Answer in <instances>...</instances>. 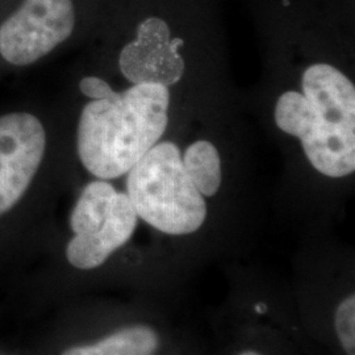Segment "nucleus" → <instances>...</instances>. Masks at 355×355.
<instances>
[{
  "instance_id": "1",
  "label": "nucleus",
  "mask_w": 355,
  "mask_h": 355,
  "mask_svg": "<svg viewBox=\"0 0 355 355\" xmlns=\"http://www.w3.org/2000/svg\"><path fill=\"white\" fill-rule=\"evenodd\" d=\"M279 129L302 141L311 165L330 178L355 170V89L353 82L328 64L309 66L303 94L284 92L275 105Z\"/></svg>"
},
{
  "instance_id": "2",
  "label": "nucleus",
  "mask_w": 355,
  "mask_h": 355,
  "mask_svg": "<svg viewBox=\"0 0 355 355\" xmlns=\"http://www.w3.org/2000/svg\"><path fill=\"white\" fill-rule=\"evenodd\" d=\"M168 105V87L161 85H135L86 104L76 135L82 165L103 180L125 175L165 133Z\"/></svg>"
},
{
  "instance_id": "3",
  "label": "nucleus",
  "mask_w": 355,
  "mask_h": 355,
  "mask_svg": "<svg viewBox=\"0 0 355 355\" xmlns=\"http://www.w3.org/2000/svg\"><path fill=\"white\" fill-rule=\"evenodd\" d=\"M127 174V196L152 228L186 236L203 227L207 203L186 173L178 145L155 144Z\"/></svg>"
},
{
  "instance_id": "4",
  "label": "nucleus",
  "mask_w": 355,
  "mask_h": 355,
  "mask_svg": "<svg viewBox=\"0 0 355 355\" xmlns=\"http://www.w3.org/2000/svg\"><path fill=\"white\" fill-rule=\"evenodd\" d=\"M74 0H21L0 23V55L28 66L48 55L74 33Z\"/></svg>"
},
{
  "instance_id": "5",
  "label": "nucleus",
  "mask_w": 355,
  "mask_h": 355,
  "mask_svg": "<svg viewBox=\"0 0 355 355\" xmlns=\"http://www.w3.org/2000/svg\"><path fill=\"white\" fill-rule=\"evenodd\" d=\"M46 148L42 123L29 112L0 116V216L24 196Z\"/></svg>"
},
{
  "instance_id": "6",
  "label": "nucleus",
  "mask_w": 355,
  "mask_h": 355,
  "mask_svg": "<svg viewBox=\"0 0 355 355\" xmlns=\"http://www.w3.org/2000/svg\"><path fill=\"white\" fill-rule=\"evenodd\" d=\"M183 45L182 38H173L165 19L148 16L137 26L136 38L120 51V70L133 85L170 87L184 73V60L179 54Z\"/></svg>"
},
{
  "instance_id": "7",
  "label": "nucleus",
  "mask_w": 355,
  "mask_h": 355,
  "mask_svg": "<svg viewBox=\"0 0 355 355\" xmlns=\"http://www.w3.org/2000/svg\"><path fill=\"white\" fill-rule=\"evenodd\" d=\"M139 224V216L127 193L117 192L104 225L92 234L74 236L66 246L69 263L79 270L102 266L112 254L127 243Z\"/></svg>"
},
{
  "instance_id": "8",
  "label": "nucleus",
  "mask_w": 355,
  "mask_h": 355,
  "mask_svg": "<svg viewBox=\"0 0 355 355\" xmlns=\"http://www.w3.org/2000/svg\"><path fill=\"white\" fill-rule=\"evenodd\" d=\"M161 345V333L140 322L123 327L96 343L71 346L61 355H152Z\"/></svg>"
},
{
  "instance_id": "9",
  "label": "nucleus",
  "mask_w": 355,
  "mask_h": 355,
  "mask_svg": "<svg viewBox=\"0 0 355 355\" xmlns=\"http://www.w3.org/2000/svg\"><path fill=\"white\" fill-rule=\"evenodd\" d=\"M117 191L105 180L91 182L82 191L70 217L74 236L92 234L102 228L110 215Z\"/></svg>"
},
{
  "instance_id": "10",
  "label": "nucleus",
  "mask_w": 355,
  "mask_h": 355,
  "mask_svg": "<svg viewBox=\"0 0 355 355\" xmlns=\"http://www.w3.org/2000/svg\"><path fill=\"white\" fill-rule=\"evenodd\" d=\"M183 167L203 196H215L220 190L223 173L221 159L215 145L208 141H196L183 155Z\"/></svg>"
},
{
  "instance_id": "11",
  "label": "nucleus",
  "mask_w": 355,
  "mask_h": 355,
  "mask_svg": "<svg viewBox=\"0 0 355 355\" xmlns=\"http://www.w3.org/2000/svg\"><path fill=\"white\" fill-rule=\"evenodd\" d=\"M333 327L346 355H355V295L345 296L334 309Z\"/></svg>"
},
{
  "instance_id": "12",
  "label": "nucleus",
  "mask_w": 355,
  "mask_h": 355,
  "mask_svg": "<svg viewBox=\"0 0 355 355\" xmlns=\"http://www.w3.org/2000/svg\"><path fill=\"white\" fill-rule=\"evenodd\" d=\"M80 92L92 101H107L116 96L112 87L98 76H86L79 83Z\"/></svg>"
},
{
  "instance_id": "13",
  "label": "nucleus",
  "mask_w": 355,
  "mask_h": 355,
  "mask_svg": "<svg viewBox=\"0 0 355 355\" xmlns=\"http://www.w3.org/2000/svg\"><path fill=\"white\" fill-rule=\"evenodd\" d=\"M236 355H266L263 352L258 350V349H254V347H246L241 352H239Z\"/></svg>"
},
{
  "instance_id": "14",
  "label": "nucleus",
  "mask_w": 355,
  "mask_h": 355,
  "mask_svg": "<svg viewBox=\"0 0 355 355\" xmlns=\"http://www.w3.org/2000/svg\"><path fill=\"white\" fill-rule=\"evenodd\" d=\"M152 355H155V354H152Z\"/></svg>"
}]
</instances>
